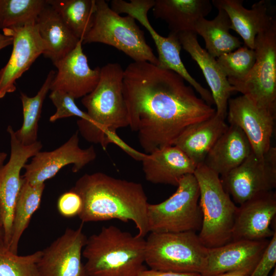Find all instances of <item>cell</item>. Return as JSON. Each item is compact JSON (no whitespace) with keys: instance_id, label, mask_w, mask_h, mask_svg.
<instances>
[{"instance_id":"1","label":"cell","mask_w":276,"mask_h":276,"mask_svg":"<svg viewBox=\"0 0 276 276\" xmlns=\"http://www.w3.org/2000/svg\"><path fill=\"white\" fill-rule=\"evenodd\" d=\"M175 72L147 61L124 70L123 93L129 126L146 154L174 141L188 127L214 116L216 109Z\"/></svg>"},{"instance_id":"2","label":"cell","mask_w":276,"mask_h":276,"mask_svg":"<svg viewBox=\"0 0 276 276\" xmlns=\"http://www.w3.org/2000/svg\"><path fill=\"white\" fill-rule=\"evenodd\" d=\"M82 200L78 215L82 222L118 219L132 221L144 237L149 233L147 195L142 184L117 178L102 172L85 174L72 189Z\"/></svg>"},{"instance_id":"3","label":"cell","mask_w":276,"mask_h":276,"mask_svg":"<svg viewBox=\"0 0 276 276\" xmlns=\"http://www.w3.org/2000/svg\"><path fill=\"white\" fill-rule=\"evenodd\" d=\"M124 70L117 63L101 67L98 84L83 97L88 120L80 119L77 125L87 141L99 144L104 149L113 143L123 150L127 144L116 133L117 129L129 126L127 109L123 93Z\"/></svg>"},{"instance_id":"4","label":"cell","mask_w":276,"mask_h":276,"mask_svg":"<svg viewBox=\"0 0 276 276\" xmlns=\"http://www.w3.org/2000/svg\"><path fill=\"white\" fill-rule=\"evenodd\" d=\"M146 240L110 225L87 238L82 251L88 276H136L144 266Z\"/></svg>"},{"instance_id":"5","label":"cell","mask_w":276,"mask_h":276,"mask_svg":"<svg viewBox=\"0 0 276 276\" xmlns=\"http://www.w3.org/2000/svg\"><path fill=\"white\" fill-rule=\"evenodd\" d=\"M193 174L199 186L202 216L200 241L207 248L230 242L238 207L224 190L219 175L203 163L197 166Z\"/></svg>"},{"instance_id":"6","label":"cell","mask_w":276,"mask_h":276,"mask_svg":"<svg viewBox=\"0 0 276 276\" xmlns=\"http://www.w3.org/2000/svg\"><path fill=\"white\" fill-rule=\"evenodd\" d=\"M208 256L195 232H151L146 240L145 262L152 269L201 275Z\"/></svg>"},{"instance_id":"7","label":"cell","mask_w":276,"mask_h":276,"mask_svg":"<svg viewBox=\"0 0 276 276\" xmlns=\"http://www.w3.org/2000/svg\"><path fill=\"white\" fill-rule=\"evenodd\" d=\"M135 20L129 15L120 16L105 1L95 0L93 25L82 43L99 42L111 45L134 62L147 61L158 65L157 57Z\"/></svg>"},{"instance_id":"8","label":"cell","mask_w":276,"mask_h":276,"mask_svg":"<svg viewBox=\"0 0 276 276\" xmlns=\"http://www.w3.org/2000/svg\"><path fill=\"white\" fill-rule=\"evenodd\" d=\"M175 192L157 204L149 203L147 222L149 232H196L201 228L202 213L199 205L200 192L193 174L184 175Z\"/></svg>"},{"instance_id":"9","label":"cell","mask_w":276,"mask_h":276,"mask_svg":"<svg viewBox=\"0 0 276 276\" xmlns=\"http://www.w3.org/2000/svg\"><path fill=\"white\" fill-rule=\"evenodd\" d=\"M255 64L242 80L229 82L258 106L276 114V21L255 39Z\"/></svg>"},{"instance_id":"10","label":"cell","mask_w":276,"mask_h":276,"mask_svg":"<svg viewBox=\"0 0 276 276\" xmlns=\"http://www.w3.org/2000/svg\"><path fill=\"white\" fill-rule=\"evenodd\" d=\"M226 192L240 205L276 187V148L262 156L252 151L237 167L220 178Z\"/></svg>"},{"instance_id":"11","label":"cell","mask_w":276,"mask_h":276,"mask_svg":"<svg viewBox=\"0 0 276 276\" xmlns=\"http://www.w3.org/2000/svg\"><path fill=\"white\" fill-rule=\"evenodd\" d=\"M11 155L8 162L0 168V220L4 230V241L9 248L13 217L16 200L22 183L21 170L29 158L40 151L42 145L37 141L25 146L16 138L14 131L9 126Z\"/></svg>"},{"instance_id":"12","label":"cell","mask_w":276,"mask_h":276,"mask_svg":"<svg viewBox=\"0 0 276 276\" xmlns=\"http://www.w3.org/2000/svg\"><path fill=\"white\" fill-rule=\"evenodd\" d=\"M3 34L13 38L10 57L0 70V99L16 90V81L27 71L35 60L45 50L36 21L24 26L3 30Z\"/></svg>"},{"instance_id":"13","label":"cell","mask_w":276,"mask_h":276,"mask_svg":"<svg viewBox=\"0 0 276 276\" xmlns=\"http://www.w3.org/2000/svg\"><path fill=\"white\" fill-rule=\"evenodd\" d=\"M82 225L67 228L41 250L37 267L39 276H88L82 263V251L87 237Z\"/></svg>"},{"instance_id":"14","label":"cell","mask_w":276,"mask_h":276,"mask_svg":"<svg viewBox=\"0 0 276 276\" xmlns=\"http://www.w3.org/2000/svg\"><path fill=\"white\" fill-rule=\"evenodd\" d=\"M93 146L86 149L79 146L78 131L59 148L51 151L38 152L32 157L31 162L25 164L22 177L30 183L35 185L44 183L54 177L63 167L73 164L72 171L76 173L96 157Z\"/></svg>"},{"instance_id":"15","label":"cell","mask_w":276,"mask_h":276,"mask_svg":"<svg viewBox=\"0 0 276 276\" xmlns=\"http://www.w3.org/2000/svg\"><path fill=\"white\" fill-rule=\"evenodd\" d=\"M275 116L244 95L228 101L226 117L228 123L243 131L252 152L258 156L264 155L271 147Z\"/></svg>"},{"instance_id":"16","label":"cell","mask_w":276,"mask_h":276,"mask_svg":"<svg viewBox=\"0 0 276 276\" xmlns=\"http://www.w3.org/2000/svg\"><path fill=\"white\" fill-rule=\"evenodd\" d=\"M276 215V194L272 191L260 194L240 204L232 234V241L260 240L276 232L270 225Z\"/></svg>"},{"instance_id":"17","label":"cell","mask_w":276,"mask_h":276,"mask_svg":"<svg viewBox=\"0 0 276 276\" xmlns=\"http://www.w3.org/2000/svg\"><path fill=\"white\" fill-rule=\"evenodd\" d=\"M82 40L62 59L54 64L57 68L50 90L64 91L75 99L91 93L99 82L101 67L91 69L82 48Z\"/></svg>"},{"instance_id":"18","label":"cell","mask_w":276,"mask_h":276,"mask_svg":"<svg viewBox=\"0 0 276 276\" xmlns=\"http://www.w3.org/2000/svg\"><path fill=\"white\" fill-rule=\"evenodd\" d=\"M269 242L267 239L241 240L208 248L207 265L201 276H215L237 270L246 271L250 274Z\"/></svg>"},{"instance_id":"19","label":"cell","mask_w":276,"mask_h":276,"mask_svg":"<svg viewBox=\"0 0 276 276\" xmlns=\"http://www.w3.org/2000/svg\"><path fill=\"white\" fill-rule=\"evenodd\" d=\"M211 3L217 9L226 13L231 30L241 37L246 47L252 50L257 35L276 21L272 6L266 0L254 3L250 9L243 6L242 0H213Z\"/></svg>"},{"instance_id":"20","label":"cell","mask_w":276,"mask_h":276,"mask_svg":"<svg viewBox=\"0 0 276 276\" xmlns=\"http://www.w3.org/2000/svg\"><path fill=\"white\" fill-rule=\"evenodd\" d=\"M178 37L181 47L189 54L202 71L216 106V114L225 119L228 101L231 94L234 91L233 86L216 58L200 46L195 33H181L178 34Z\"/></svg>"},{"instance_id":"21","label":"cell","mask_w":276,"mask_h":276,"mask_svg":"<svg viewBox=\"0 0 276 276\" xmlns=\"http://www.w3.org/2000/svg\"><path fill=\"white\" fill-rule=\"evenodd\" d=\"M146 180L177 186L185 175L194 174L197 165L174 145L146 154L142 160Z\"/></svg>"},{"instance_id":"22","label":"cell","mask_w":276,"mask_h":276,"mask_svg":"<svg viewBox=\"0 0 276 276\" xmlns=\"http://www.w3.org/2000/svg\"><path fill=\"white\" fill-rule=\"evenodd\" d=\"M251 152L243 131L230 125L210 150L203 164L222 176L239 166Z\"/></svg>"},{"instance_id":"23","label":"cell","mask_w":276,"mask_h":276,"mask_svg":"<svg viewBox=\"0 0 276 276\" xmlns=\"http://www.w3.org/2000/svg\"><path fill=\"white\" fill-rule=\"evenodd\" d=\"M225 119L215 114L206 120L188 127L174 141L197 166L203 164L210 150L227 130Z\"/></svg>"},{"instance_id":"24","label":"cell","mask_w":276,"mask_h":276,"mask_svg":"<svg viewBox=\"0 0 276 276\" xmlns=\"http://www.w3.org/2000/svg\"><path fill=\"white\" fill-rule=\"evenodd\" d=\"M210 0H155L153 15L164 20L170 32H194L197 22L211 11Z\"/></svg>"},{"instance_id":"25","label":"cell","mask_w":276,"mask_h":276,"mask_svg":"<svg viewBox=\"0 0 276 276\" xmlns=\"http://www.w3.org/2000/svg\"><path fill=\"white\" fill-rule=\"evenodd\" d=\"M36 24L45 44L43 55L54 64L71 52L80 41L48 4L39 14Z\"/></svg>"},{"instance_id":"26","label":"cell","mask_w":276,"mask_h":276,"mask_svg":"<svg viewBox=\"0 0 276 276\" xmlns=\"http://www.w3.org/2000/svg\"><path fill=\"white\" fill-rule=\"evenodd\" d=\"M218 10L214 19L202 18L194 28L195 33L203 38L206 51L215 58L237 49L242 44L239 38L230 33L231 23L226 13L222 9Z\"/></svg>"},{"instance_id":"27","label":"cell","mask_w":276,"mask_h":276,"mask_svg":"<svg viewBox=\"0 0 276 276\" xmlns=\"http://www.w3.org/2000/svg\"><path fill=\"white\" fill-rule=\"evenodd\" d=\"M45 184L33 185L22 178V183L14 208L9 249L17 254L19 240L33 214L39 208Z\"/></svg>"},{"instance_id":"28","label":"cell","mask_w":276,"mask_h":276,"mask_svg":"<svg viewBox=\"0 0 276 276\" xmlns=\"http://www.w3.org/2000/svg\"><path fill=\"white\" fill-rule=\"evenodd\" d=\"M73 34L82 40L92 28L95 0H46Z\"/></svg>"},{"instance_id":"29","label":"cell","mask_w":276,"mask_h":276,"mask_svg":"<svg viewBox=\"0 0 276 276\" xmlns=\"http://www.w3.org/2000/svg\"><path fill=\"white\" fill-rule=\"evenodd\" d=\"M56 73L51 70L37 94L32 97L20 93L23 111V123L21 128L14 134L17 140L23 145L28 146L37 141L38 122L42 104Z\"/></svg>"},{"instance_id":"30","label":"cell","mask_w":276,"mask_h":276,"mask_svg":"<svg viewBox=\"0 0 276 276\" xmlns=\"http://www.w3.org/2000/svg\"><path fill=\"white\" fill-rule=\"evenodd\" d=\"M47 5L46 0H0V29L36 21Z\"/></svg>"},{"instance_id":"31","label":"cell","mask_w":276,"mask_h":276,"mask_svg":"<svg viewBox=\"0 0 276 276\" xmlns=\"http://www.w3.org/2000/svg\"><path fill=\"white\" fill-rule=\"evenodd\" d=\"M41 255V250L18 255L0 240V276H39L37 265Z\"/></svg>"},{"instance_id":"32","label":"cell","mask_w":276,"mask_h":276,"mask_svg":"<svg viewBox=\"0 0 276 276\" xmlns=\"http://www.w3.org/2000/svg\"><path fill=\"white\" fill-rule=\"evenodd\" d=\"M216 60L228 82L239 81L244 79L252 68L256 61L254 50L244 46L223 54Z\"/></svg>"},{"instance_id":"33","label":"cell","mask_w":276,"mask_h":276,"mask_svg":"<svg viewBox=\"0 0 276 276\" xmlns=\"http://www.w3.org/2000/svg\"><path fill=\"white\" fill-rule=\"evenodd\" d=\"M49 98L56 108L55 113L50 117L51 122L71 117H79L83 120H88L86 112L81 110L75 103V99L67 93L60 90H53Z\"/></svg>"},{"instance_id":"34","label":"cell","mask_w":276,"mask_h":276,"mask_svg":"<svg viewBox=\"0 0 276 276\" xmlns=\"http://www.w3.org/2000/svg\"><path fill=\"white\" fill-rule=\"evenodd\" d=\"M80 196L71 189L62 194L57 201V209L61 215L71 218L79 215L82 209Z\"/></svg>"},{"instance_id":"35","label":"cell","mask_w":276,"mask_h":276,"mask_svg":"<svg viewBox=\"0 0 276 276\" xmlns=\"http://www.w3.org/2000/svg\"><path fill=\"white\" fill-rule=\"evenodd\" d=\"M276 263V232L249 276H268Z\"/></svg>"},{"instance_id":"36","label":"cell","mask_w":276,"mask_h":276,"mask_svg":"<svg viewBox=\"0 0 276 276\" xmlns=\"http://www.w3.org/2000/svg\"><path fill=\"white\" fill-rule=\"evenodd\" d=\"M136 276H201V275L198 273H179L145 269Z\"/></svg>"},{"instance_id":"37","label":"cell","mask_w":276,"mask_h":276,"mask_svg":"<svg viewBox=\"0 0 276 276\" xmlns=\"http://www.w3.org/2000/svg\"><path fill=\"white\" fill-rule=\"evenodd\" d=\"M13 38L0 33V50L12 44Z\"/></svg>"},{"instance_id":"38","label":"cell","mask_w":276,"mask_h":276,"mask_svg":"<svg viewBox=\"0 0 276 276\" xmlns=\"http://www.w3.org/2000/svg\"><path fill=\"white\" fill-rule=\"evenodd\" d=\"M250 274L243 270L232 271L221 273L215 276H249Z\"/></svg>"},{"instance_id":"39","label":"cell","mask_w":276,"mask_h":276,"mask_svg":"<svg viewBox=\"0 0 276 276\" xmlns=\"http://www.w3.org/2000/svg\"><path fill=\"white\" fill-rule=\"evenodd\" d=\"M7 154L4 152H0V168L3 166Z\"/></svg>"},{"instance_id":"40","label":"cell","mask_w":276,"mask_h":276,"mask_svg":"<svg viewBox=\"0 0 276 276\" xmlns=\"http://www.w3.org/2000/svg\"><path fill=\"white\" fill-rule=\"evenodd\" d=\"M0 240H4V230L0 220Z\"/></svg>"},{"instance_id":"41","label":"cell","mask_w":276,"mask_h":276,"mask_svg":"<svg viewBox=\"0 0 276 276\" xmlns=\"http://www.w3.org/2000/svg\"><path fill=\"white\" fill-rule=\"evenodd\" d=\"M271 276H276V269L275 267H274V271L273 272L272 275Z\"/></svg>"}]
</instances>
